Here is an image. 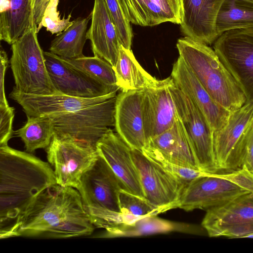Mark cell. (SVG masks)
I'll return each mask as SVG.
<instances>
[{
    "mask_svg": "<svg viewBox=\"0 0 253 253\" xmlns=\"http://www.w3.org/2000/svg\"><path fill=\"white\" fill-rule=\"evenodd\" d=\"M94 227L84 210L79 191L56 184L37 197L3 239L86 236L92 233Z\"/></svg>",
    "mask_w": 253,
    "mask_h": 253,
    "instance_id": "obj_1",
    "label": "cell"
},
{
    "mask_svg": "<svg viewBox=\"0 0 253 253\" xmlns=\"http://www.w3.org/2000/svg\"><path fill=\"white\" fill-rule=\"evenodd\" d=\"M56 184L49 163L8 145L0 146V239L42 192Z\"/></svg>",
    "mask_w": 253,
    "mask_h": 253,
    "instance_id": "obj_2",
    "label": "cell"
},
{
    "mask_svg": "<svg viewBox=\"0 0 253 253\" xmlns=\"http://www.w3.org/2000/svg\"><path fill=\"white\" fill-rule=\"evenodd\" d=\"M176 47L179 56L215 102L230 112L246 103L243 91L214 49L186 36L178 40Z\"/></svg>",
    "mask_w": 253,
    "mask_h": 253,
    "instance_id": "obj_3",
    "label": "cell"
},
{
    "mask_svg": "<svg viewBox=\"0 0 253 253\" xmlns=\"http://www.w3.org/2000/svg\"><path fill=\"white\" fill-rule=\"evenodd\" d=\"M84 210L93 225L105 232L136 220L134 216L121 212L119 194L123 189L120 180L98 155L92 166L83 174L77 189Z\"/></svg>",
    "mask_w": 253,
    "mask_h": 253,
    "instance_id": "obj_4",
    "label": "cell"
},
{
    "mask_svg": "<svg viewBox=\"0 0 253 253\" xmlns=\"http://www.w3.org/2000/svg\"><path fill=\"white\" fill-rule=\"evenodd\" d=\"M116 96L72 112L47 115L53 122V136L96 149L98 141L115 126Z\"/></svg>",
    "mask_w": 253,
    "mask_h": 253,
    "instance_id": "obj_5",
    "label": "cell"
},
{
    "mask_svg": "<svg viewBox=\"0 0 253 253\" xmlns=\"http://www.w3.org/2000/svg\"><path fill=\"white\" fill-rule=\"evenodd\" d=\"M37 33V28L32 27L11 45L13 88L29 94L57 93L49 78Z\"/></svg>",
    "mask_w": 253,
    "mask_h": 253,
    "instance_id": "obj_6",
    "label": "cell"
},
{
    "mask_svg": "<svg viewBox=\"0 0 253 253\" xmlns=\"http://www.w3.org/2000/svg\"><path fill=\"white\" fill-rule=\"evenodd\" d=\"M169 87L177 117L188 137L200 170L217 173L213 153V130L208 121L198 106L174 84L171 78Z\"/></svg>",
    "mask_w": 253,
    "mask_h": 253,
    "instance_id": "obj_7",
    "label": "cell"
},
{
    "mask_svg": "<svg viewBox=\"0 0 253 253\" xmlns=\"http://www.w3.org/2000/svg\"><path fill=\"white\" fill-rule=\"evenodd\" d=\"M213 49L247 101L253 102V29H235L222 33L214 42Z\"/></svg>",
    "mask_w": 253,
    "mask_h": 253,
    "instance_id": "obj_8",
    "label": "cell"
},
{
    "mask_svg": "<svg viewBox=\"0 0 253 253\" xmlns=\"http://www.w3.org/2000/svg\"><path fill=\"white\" fill-rule=\"evenodd\" d=\"M145 198L163 212L177 208L187 184L167 171L145 155L132 149Z\"/></svg>",
    "mask_w": 253,
    "mask_h": 253,
    "instance_id": "obj_9",
    "label": "cell"
},
{
    "mask_svg": "<svg viewBox=\"0 0 253 253\" xmlns=\"http://www.w3.org/2000/svg\"><path fill=\"white\" fill-rule=\"evenodd\" d=\"M202 225L211 237L246 238L253 234V193L207 210Z\"/></svg>",
    "mask_w": 253,
    "mask_h": 253,
    "instance_id": "obj_10",
    "label": "cell"
},
{
    "mask_svg": "<svg viewBox=\"0 0 253 253\" xmlns=\"http://www.w3.org/2000/svg\"><path fill=\"white\" fill-rule=\"evenodd\" d=\"M45 149L47 160L53 168L57 184L76 189L83 174L98 157L96 149L54 136Z\"/></svg>",
    "mask_w": 253,
    "mask_h": 253,
    "instance_id": "obj_11",
    "label": "cell"
},
{
    "mask_svg": "<svg viewBox=\"0 0 253 253\" xmlns=\"http://www.w3.org/2000/svg\"><path fill=\"white\" fill-rule=\"evenodd\" d=\"M52 84L60 93L80 98H94L117 92L120 89L102 84L66 64L51 52H43Z\"/></svg>",
    "mask_w": 253,
    "mask_h": 253,
    "instance_id": "obj_12",
    "label": "cell"
},
{
    "mask_svg": "<svg viewBox=\"0 0 253 253\" xmlns=\"http://www.w3.org/2000/svg\"><path fill=\"white\" fill-rule=\"evenodd\" d=\"M249 193L233 182L210 173L188 183L181 195L179 208L186 211L206 210L221 205Z\"/></svg>",
    "mask_w": 253,
    "mask_h": 253,
    "instance_id": "obj_13",
    "label": "cell"
},
{
    "mask_svg": "<svg viewBox=\"0 0 253 253\" xmlns=\"http://www.w3.org/2000/svg\"><path fill=\"white\" fill-rule=\"evenodd\" d=\"M96 149L120 180L123 190L145 198L132 149L119 135L110 128L98 141Z\"/></svg>",
    "mask_w": 253,
    "mask_h": 253,
    "instance_id": "obj_14",
    "label": "cell"
},
{
    "mask_svg": "<svg viewBox=\"0 0 253 253\" xmlns=\"http://www.w3.org/2000/svg\"><path fill=\"white\" fill-rule=\"evenodd\" d=\"M170 77L143 90L141 111L146 143L171 127L177 116L169 89Z\"/></svg>",
    "mask_w": 253,
    "mask_h": 253,
    "instance_id": "obj_15",
    "label": "cell"
},
{
    "mask_svg": "<svg viewBox=\"0 0 253 253\" xmlns=\"http://www.w3.org/2000/svg\"><path fill=\"white\" fill-rule=\"evenodd\" d=\"M253 118V102L247 101L230 113L225 125L213 132V153L218 171L240 169L236 157L238 143Z\"/></svg>",
    "mask_w": 253,
    "mask_h": 253,
    "instance_id": "obj_16",
    "label": "cell"
},
{
    "mask_svg": "<svg viewBox=\"0 0 253 253\" xmlns=\"http://www.w3.org/2000/svg\"><path fill=\"white\" fill-rule=\"evenodd\" d=\"M117 95V92L94 98H80L57 93L29 94L14 88L9 98L18 103L27 117H39L70 113L101 103Z\"/></svg>",
    "mask_w": 253,
    "mask_h": 253,
    "instance_id": "obj_17",
    "label": "cell"
},
{
    "mask_svg": "<svg viewBox=\"0 0 253 253\" xmlns=\"http://www.w3.org/2000/svg\"><path fill=\"white\" fill-rule=\"evenodd\" d=\"M170 77L174 84L202 111L213 132L225 125L231 112L213 100L179 56L173 65Z\"/></svg>",
    "mask_w": 253,
    "mask_h": 253,
    "instance_id": "obj_18",
    "label": "cell"
},
{
    "mask_svg": "<svg viewBox=\"0 0 253 253\" xmlns=\"http://www.w3.org/2000/svg\"><path fill=\"white\" fill-rule=\"evenodd\" d=\"M143 90L122 91L117 95L115 127L117 133L131 148L142 151L146 144L141 103Z\"/></svg>",
    "mask_w": 253,
    "mask_h": 253,
    "instance_id": "obj_19",
    "label": "cell"
},
{
    "mask_svg": "<svg viewBox=\"0 0 253 253\" xmlns=\"http://www.w3.org/2000/svg\"><path fill=\"white\" fill-rule=\"evenodd\" d=\"M224 0H183V15L180 24L186 37L207 45L218 37L215 22Z\"/></svg>",
    "mask_w": 253,
    "mask_h": 253,
    "instance_id": "obj_20",
    "label": "cell"
},
{
    "mask_svg": "<svg viewBox=\"0 0 253 253\" xmlns=\"http://www.w3.org/2000/svg\"><path fill=\"white\" fill-rule=\"evenodd\" d=\"M142 152L157 155L179 166L200 170L192 148L178 117L171 127L150 139Z\"/></svg>",
    "mask_w": 253,
    "mask_h": 253,
    "instance_id": "obj_21",
    "label": "cell"
},
{
    "mask_svg": "<svg viewBox=\"0 0 253 253\" xmlns=\"http://www.w3.org/2000/svg\"><path fill=\"white\" fill-rule=\"evenodd\" d=\"M90 14L91 22L86 37L90 41L93 54L114 67L121 44L105 0H95Z\"/></svg>",
    "mask_w": 253,
    "mask_h": 253,
    "instance_id": "obj_22",
    "label": "cell"
},
{
    "mask_svg": "<svg viewBox=\"0 0 253 253\" xmlns=\"http://www.w3.org/2000/svg\"><path fill=\"white\" fill-rule=\"evenodd\" d=\"M130 22L154 26L165 22L180 24L183 0H121Z\"/></svg>",
    "mask_w": 253,
    "mask_h": 253,
    "instance_id": "obj_23",
    "label": "cell"
},
{
    "mask_svg": "<svg viewBox=\"0 0 253 253\" xmlns=\"http://www.w3.org/2000/svg\"><path fill=\"white\" fill-rule=\"evenodd\" d=\"M34 27L33 0H0L1 41L12 45Z\"/></svg>",
    "mask_w": 253,
    "mask_h": 253,
    "instance_id": "obj_24",
    "label": "cell"
},
{
    "mask_svg": "<svg viewBox=\"0 0 253 253\" xmlns=\"http://www.w3.org/2000/svg\"><path fill=\"white\" fill-rule=\"evenodd\" d=\"M113 67L118 85L122 91L144 90L155 85L159 81L141 67L130 49L122 45Z\"/></svg>",
    "mask_w": 253,
    "mask_h": 253,
    "instance_id": "obj_25",
    "label": "cell"
},
{
    "mask_svg": "<svg viewBox=\"0 0 253 253\" xmlns=\"http://www.w3.org/2000/svg\"><path fill=\"white\" fill-rule=\"evenodd\" d=\"M91 16L78 18L52 41L50 52L66 59H74L84 55L83 49L87 40V28Z\"/></svg>",
    "mask_w": 253,
    "mask_h": 253,
    "instance_id": "obj_26",
    "label": "cell"
},
{
    "mask_svg": "<svg viewBox=\"0 0 253 253\" xmlns=\"http://www.w3.org/2000/svg\"><path fill=\"white\" fill-rule=\"evenodd\" d=\"M241 29H253V0H224L215 22L218 37Z\"/></svg>",
    "mask_w": 253,
    "mask_h": 253,
    "instance_id": "obj_27",
    "label": "cell"
},
{
    "mask_svg": "<svg viewBox=\"0 0 253 253\" xmlns=\"http://www.w3.org/2000/svg\"><path fill=\"white\" fill-rule=\"evenodd\" d=\"M188 226L182 223L160 218L157 215L141 217L133 222L123 224L105 232L103 237H135L173 231L185 232Z\"/></svg>",
    "mask_w": 253,
    "mask_h": 253,
    "instance_id": "obj_28",
    "label": "cell"
},
{
    "mask_svg": "<svg viewBox=\"0 0 253 253\" xmlns=\"http://www.w3.org/2000/svg\"><path fill=\"white\" fill-rule=\"evenodd\" d=\"M25 124L14 131L24 143L26 151L32 153L38 149H46L54 135L52 121L49 116H28Z\"/></svg>",
    "mask_w": 253,
    "mask_h": 253,
    "instance_id": "obj_29",
    "label": "cell"
},
{
    "mask_svg": "<svg viewBox=\"0 0 253 253\" xmlns=\"http://www.w3.org/2000/svg\"><path fill=\"white\" fill-rule=\"evenodd\" d=\"M60 58L67 65L89 76L102 84L120 89L114 67L105 59L94 55L91 57L84 56L74 59Z\"/></svg>",
    "mask_w": 253,
    "mask_h": 253,
    "instance_id": "obj_30",
    "label": "cell"
},
{
    "mask_svg": "<svg viewBox=\"0 0 253 253\" xmlns=\"http://www.w3.org/2000/svg\"><path fill=\"white\" fill-rule=\"evenodd\" d=\"M121 212L125 215L135 217L157 215L164 212L145 198L121 190L119 194Z\"/></svg>",
    "mask_w": 253,
    "mask_h": 253,
    "instance_id": "obj_31",
    "label": "cell"
},
{
    "mask_svg": "<svg viewBox=\"0 0 253 253\" xmlns=\"http://www.w3.org/2000/svg\"><path fill=\"white\" fill-rule=\"evenodd\" d=\"M110 14L116 26L120 44L130 49L133 33L121 0H105Z\"/></svg>",
    "mask_w": 253,
    "mask_h": 253,
    "instance_id": "obj_32",
    "label": "cell"
},
{
    "mask_svg": "<svg viewBox=\"0 0 253 253\" xmlns=\"http://www.w3.org/2000/svg\"><path fill=\"white\" fill-rule=\"evenodd\" d=\"M58 2L59 0L50 1L45 10L40 30L44 27L52 34H59L72 24L73 21H70L71 14L67 18H60L59 12L57 11Z\"/></svg>",
    "mask_w": 253,
    "mask_h": 253,
    "instance_id": "obj_33",
    "label": "cell"
},
{
    "mask_svg": "<svg viewBox=\"0 0 253 253\" xmlns=\"http://www.w3.org/2000/svg\"><path fill=\"white\" fill-rule=\"evenodd\" d=\"M143 153L166 170L187 184L196 178L208 175L210 174L199 170L182 167L170 163L152 154Z\"/></svg>",
    "mask_w": 253,
    "mask_h": 253,
    "instance_id": "obj_34",
    "label": "cell"
},
{
    "mask_svg": "<svg viewBox=\"0 0 253 253\" xmlns=\"http://www.w3.org/2000/svg\"><path fill=\"white\" fill-rule=\"evenodd\" d=\"M236 153L243 166L253 173V118L238 143Z\"/></svg>",
    "mask_w": 253,
    "mask_h": 253,
    "instance_id": "obj_35",
    "label": "cell"
},
{
    "mask_svg": "<svg viewBox=\"0 0 253 253\" xmlns=\"http://www.w3.org/2000/svg\"><path fill=\"white\" fill-rule=\"evenodd\" d=\"M14 117V107L0 106V146L7 145L14 133L12 129Z\"/></svg>",
    "mask_w": 253,
    "mask_h": 253,
    "instance_id": "obj_36",
    "label": "cell"
},
{
    "mask_svg": "<svg viewBox=\"0 0 253 253\" xmlns=\"http://www.w3.org/2000/svg\"><path fill=\"white\" fill-rule=\"evenodd\" d=\"M214 175L233 182L249 192L253 193V173L245 166L239 169L224 174L213 173Z\"/></svg>",
    "mask_w": 253,
    "mask_h": 253,
    "instance_id": "obj_37",
    "label": "cell"
},
{
    "mask_svg": "<svg viewBox=\"0 0 253 253\" xmlns=\"http://www.w3.org/2000/svg\"><path fill=\"white\" fill-rule=\"evenodd\" d=\"M0 106H9L6 98L4 89V77L5 71L8 64V60L6 52L1 48L0 51Z\"/></svg>",
    "mask_w": 253,
    "mask_h": 253,
    "instance_id": "obj_38",
    "label": "cell"
},
{
    "mask_svg": "<svg viewBox=\"0 0 253 253\" xmlns=\"http://www.w3.org/2000/svg\"><path fill=\"white\" fill-rule=\"evenodd\" d=\"M51 0H33V21L39 32L45 10Z\"/></svg>",
    "mask_w": 253,
    "mask_h": 253,
    "instance_id": "obj_39",
    "label": "cell"
},
{
    "mask_svg": "<svg viewBox=\"0 0 253 253\" xmlns=\"http://www.w3.org/2000/svg\"><path fill=\"white\" fill-rule=\"evenodd\" d=\"M246 238H253V234L248 235V236H247Z\"/></svg>",
    "mask_w": 253,
    "mask_h": 253,
    "instance_id": "obj_40",
    "label": "cell"
}]
</instances>
